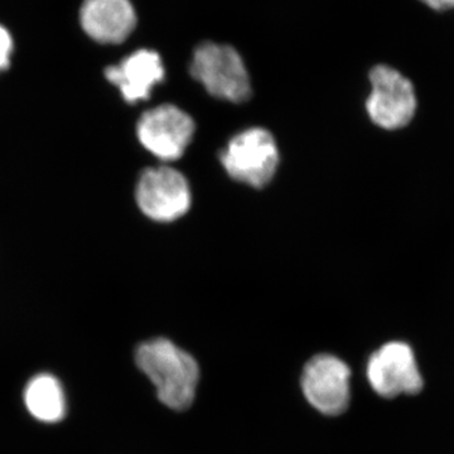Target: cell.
<instances>
[{
	"label": "cell",
	"mask_w": 454,
	"mask_h": 454,
	"mask_svg": "<svg viewBox=\"0 0 454 454\" xmlns=\"http://www.w3.org/2000/svg\"><path fill=\"white\" fill-rule=\"evenodd\" d=\"M137 365L153 382L164 405L184 411L195 400L200 367L195 358L172 340L154 339L142 343L136 352Z\"/></svg>",
	"instance_id": "cell-1"
},
{
	"label": "cell",
	"mask_w": 454,
	"mask_h": 454,
	"mask_svg": "<svg viewBox=\"0 0 454 454\" xmlns=\"http://www.w3.org/2000/svg\"><path fill=\"white\" fill-rule=\"evenodd\" d=\"M191 74L212 97L243 103L252 94L250 77L238 51L227 44L205 42L193 52Z\"/></svg>",
	"instance_id": "cell-2"
},
{
	"label": "cell",
	"mask_w": 454,
	"mask_h": 454,
	"mask_svg": "<svg viewBox=\"0 0 454 454\" xmlns=\"http://www.w3.org/2000/svg\"><path fill=\"white\" fill-rule=\"evenodd\" d=\"M370 91L366 112L373 124L385 130H399L413 121L418 98L413 82L387 65L370 71Z\"/></svg>",
	"instance_id": "cell-3"
},
{
	"label": "cell",
	"mask_w": 454,
	"mask_h": 454,
	"mask_svg": "<svg viewBox=\"0 0 454 454\" xmlns=\"http://www.w3.org/2000/svg\"><path fill=\"white\" fill-rule=\"evenodd\" d=\"M221 163L235 181L264 187L276 175L279 163L276 140L262 128L244 130L230 140L221 153Z\"/></svg>",
	"instance_id": "cell-4"
},
{
	"label": "cell",
	"mask_w": 454,
	"mask_h": 454,
	"mask_svg": "<svg viewBox=\"0 0 454 454\" xmlns=\"http://www.w3.org/2000/svg\"><path fill=\"white\" fill-rule=\"evenodd\" d=\"M137 203L149 219L169 223L184 216L191 206L187 179L169 167L145 169L136 190Z\"/></svg>",
	"instance_id": "cell-5"
},
{
	"label": "cell",
	"mask_w": 454,
	"mask_h": 454,
	"mask_svg": "<svg viewBox=\"0 0 454 454\" xmlns=\"http://www.w3.org/2000/svg\"><path fill=\"white\" fill-rule=\"evenodd\" d=\"M351 370L333 355L310 358L301 373V389L310 405L325 415H340L351 399Z\"/></svg>",
	"instance_id": "cell-6"
},
{
	"label": "cell",
	"mask_w": 454,
	"mask_h": 454,
	"mask_svg": "<svg viewBox=\"0 0 454 454\" xmlns=\"http://www.w3.org/2000/svg\"><path fill=\"white\" fill-rule=\"evenodd\" d=\"M195 133L193 119L170 104L154 107L139 119L137 134L146 151L166 162L184 155Z\"/></svg>",
	"instance_id": "cell-7"
},
{
	"label": "cell",
	"mask_w": 454,
	"mask_h": 454,
	"mask_svg": "<svg viewBox=\"0 0 454 454\" xmlns=\"http://www.w3.org/2000/svg\"><path fill=\"white\" fill-rule=\"evenodd\" d=\"M366 375L380 396L413 395L423 389L413 349L404 342H389L373 352L367 361Z\"/></svg>",
	"instance_id": "cell-8"
},
{
	"label": "cell",
	"mask_w": 454,
	"mask_h": 454,
	"mask_svg": "<svg viewBox=\"0 0 454 454\" xmlns=\"http://www.w3.org/2000/svg\"><path fill=\"white\" fill-rule=\"evenodd\" d=\"M80 22L92 40L116 44L133 33L137 13L130 0H85L80 9Z\"/></svg>",
	"instance_id": "cell-9"
},
{
	"label": "cell",
	"mask_w": 454,
	"mask_h": 454,
	"mask_svg": "<svg viewBox=\"0 0 454 454\" xmlns=\"http://www.w3.org/2000/svg\"><path fill=\"white\" fill-rule=\"evenodd\" d=\"M163 61L155 51L138 50L125 57L121 64L106 70L107 82L121 90L128 103L148 100L152 90L164 80Z\"/></svg>",
	"instance_id": "cell-10"
},
{
	"label": "cell",
	"mask_w": 454,
	"mask_h": 454,
	"mask_svg": "<svg viewBox=\"0 0 454 454\" xmlns=\"http://www.w3.org/2000/svg\"><path fill=\"white\" fill-rule=\"evenodd\" d=\"M25 403L29 413L43 423H57L64 419L66 399L62 385L55 376L40 373L28 382Z\"/></svg>",
	"instance_id": "cell-11"
},
{
	"label": "cell",
	"mask_w": 454,
	"mask_h": 454,
	"mask_svg": "<svg viewBox=\"0 0 454 454\" xmlns=\"http://www.w3.org/2000/svg\"><path fill=\"white\" fill-rule=\"evenodd\" d=\"M13 53V38L7 28L0 26V73L7 70Z\"/></svg>",
	"instance_id": "cell-12"
},
{
	"label": "cell",
	"mask_w": 454,
	"mask_h": 454,
	"mask_svg": "<svg viewBox=\"0 0 454 454\" xmlns=\"http://www.w3.org/2000/svg\"><path fill=\"white\" fill-rule=\"evenodd\" d=\"M434 11H450L454 9V0H420Z\"/></svg>",
	"instance_id": "cell-13"
}]
</instances>
